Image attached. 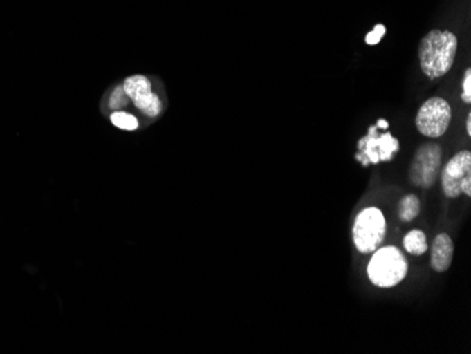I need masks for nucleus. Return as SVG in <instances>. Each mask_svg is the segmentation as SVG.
<instances>
[{
  "mask_svg": "<svg viewBox=\"0 0 471 354\" xmlns=\"http://www.w3.org/2000/svg\"><path fill=\"white\" fill-rule=\"evenodd\" d=\"M460 189H461V194H465L468 198L471 196V174L465 175V178L463 180L460 185Z\"/></svg>",
  "mask_w": 471,
  "mask_h": 354,
  "instance_id": "17",
  "label": "nucleus"
},
{
  "mask_svg": "<svg viewBox=\"0 0 471 354\" xmlns=\"http://www.w3.org/2000/svg\"><path fill=\"white\" fill-rule=\"evenodd\" d=\"M127 103H129V96L124 92V88L123 86L116 88L115 92L111 96V103H109V104H111V108L119 111L122 108H126Z\"/></svg>",
  "mask_w": 471,
  "mask_h": 354,
  "instance_id": "14",
  "label": "nucleus"
},
{
  "mask_svg": "<svg viewBox=\"0 0 471 354\" xmlns=\"http://www.w3.org/2000/svg\"><path fill=\"white\" fill-rule=\"evenodd\" d=\"M385 32H387V28H385L384 24H381V23L376 24L374 30L370 31V32L366 35V43H367L369 46H376V44H378V43L382 40V37L385 35Z\"/></svg>",
  "mask_w": 471,
  "mask_h": 354,
  "instance_id": "15",
  "label": "nucleus"
},
{
  "mask_svg": "<svg viewBox=\"0 0 471 354\" xmlns=\"http://www.w3.org/2000/svg\"><path fill=\"white\" fill-rule=\"evenodd\" d=\"M377 124L369 129V134L358 140V153L355 154L357 161L361 165H376L381 161L388 162L394 156L400 151V141H398L389 131L384 134L377 133Z\"/></svg>",
  "mask_w": 471,
  "mask_h": 354,
  "instance_id": "5",
  "label": "nucleus"
},
{
  "mask_svg": "<svg viewBox=\"0 0 471 354\" xmlns=\"http://www.w3.org/2000/svg\"><path fill=\"white\" fill-rule=\"evenodd\" d=\"M468 174H471V153L463 150L454 154L442 171V188L447 198L454 199L461 195L460 185Z\"/></svg>",
  "mask_w": 471,
  "mask_h": 354,
  "instance_id": "7",
  "label": "nucleus"
},
{
  "mask_svg": "<svg viewBox=\"0 0 471 354\" xmlns=\"http://www.w3.org/2000/svg\"><path fill=\"white\" fill-rule=\"evenodd\" d=\"M459 40L447 30H432L419 43L418 57L422 73L429 80L445 77L452 69L457 54Z\"/></svg>",
  "mask_w": 471,
  "mask_h": 354,
  "instance_id": "1",
  "label": "nucleus"
},
{
  "mask_svg": "<svg viewBox=\"0 0 471 354\" xmlns=\"http://www.w3.org/2000/svg\"><path fill=\"white\" fill-rule=\"evenodd\" d=\"M111 120H112V123L116 127L123 129V130H130L131 131V130H137V127H138V120L131 113L116 111V112L112 113Z\"/></svg>",
  "mask_w": 471,
  "mask_h": 354,
  "instance_id": "13",
  "label": "nucleus"
},
{
  "mask_svg": "<svg viewBox=\"0 0 471 354\" xmlns=\"http://www.w3.org/2000/svg\"><path fill=\"white\" fill-rule=\"evenodd\" d=\"M461 99L464 103H471V69L467 68L464 71L463 75V82H461Z\"/></svg>",
  "mask_w": 471,
  "mask_h": 354,
  "instance_id": "16",
  "label": "nucleus"
},
{
  "mask_svg": "<svg viewBox=\"0 0 471 354\" xmlns=\"http://www.w3.org/2000/svg\"><path fill=\"white\" fill-rule=\"evenodd\" d=\"M452 115L450 103L443 97L433 96L422 103L415 118V124L425 137L439 138L447 131Z\"/></svg>",
  "mask_w": 471,
  "mask_h": 354,
  "instance_id": "4",
  "label": "nucleus"
},
{
  "mask_svg": "<svg viewBox=\"0 0 471 354\" xmlns=\"http://www.w3.org/2000/svg\"><path fill=\"white\" fill-rule=\"evenodd\" d=\"M454 256V243L446 233L434 237L430 250V266L436 272H445L452 266Z\"/></svg>",
  "mask_w": 471,
  "mask_h": 354,
  "instance_id": "8",
  "label": "nucleus"
},
{
  "mask_svg": "<svg viewBox=\"0 0 471 354\" xmlns=\"http://www.w3.org/2000/svg\"><path fill=\"white\" fill-rule=\"evenodd\" d=\"M421 212V202L416 195L409 194L404 196L398 203V216L405 223H409L416 219Z\"/></svg>",
  "mask_w": 471,
  "mask_h": 354,
  "instance_id": "10",
  "label": "nucleus"
},
{
  "mask_svg": "<svg viewBox=\"0 0 471 354\" xmlns=\"http://www.w3.org/2000/svg\"><path fill=\"white\" fill-rule=\"evenodd\" d=\"M404 249L412 256H422L427 252L426 236L422 230H411L404 237Z\"/></svg>",
  "mask_w": 471,
  "mask_h": 354,
  "instance_id": "11",
  "label": "nucleus"
},
{
  "mask_svg": "<svg viewBox=\"0 0 471 354\" xmlns=\"http://www.w3.org/2000/svg\"><path fill=\"white\" fill-rule=\"evenodd\" d=\"M133 103L136 104V108L138 111H141L144 115H147V116L156 118L161 113V100L153 92L137 99V100H133Z\"/></svg>",
  "mask_w": 471,
  "mask_h": 354,
  "instance_id": "12",
  "label": "nucleus"
},
{
  "mask_svg": "<svg viewBox=\"0 0 471 354\" xmlns=\"http://www.w3.org/2000/svg\"><path fill=\"white\" fill-rule=\"evenodd\" d=\"M377 127H380V129H388V122L384 120V119H380V120L377 122Z\"/></svg>",
  "mask_w": 471,
  "mask_h": 354,
  "instance_id": "19",
  "label": "nucleus"
},
{
  "mask_svg": "<svg viewBox=\"0 0 471 354\" xmlns=\"http://www.w3.org/2000/svg\"><path fill=\"white\" fill-rule=\"evenodd\" d=\"M123 88H124V92L127 93L129 99H131V100H137V99L153 92L151 91V82L149 81V78L142 77V75H134V77L127 78L123 84Z\"/></svg>",
  "mask_w": 471,
  "mask_h": 354,
  "instance_id": "9",
  "label": "nucleus"
},
{
  "mask_svg": "<svg viewBox=\"0 0 471 354\" xmlns=\"http://www.w3.org/2000/svg\"><path fill=\"white\" fill-rule=\"evenodd\" d=\"M409 264L401 250L394 245L377 249L367 267L371 284L378 288H392L408 275Z\"/></svg>",
  "mask_w": 471,
  "mask_h": 354,
  "instance_id": "2",
  "label": "nucleus"
},
{
  "mask_svg": "<svg viewBox=\"0 0 471 354\" xmlns=\"http://www.w3.org/2000/svg\"><path fill=\"white\" fill-rule=\"evenodd\" d=\"M442 147L436 143L422 145L412 158L409 180L415 187L429 189L436 183L442 165Z\"/></svg>",
  "mask_w": 471,
  "mask_h": 354,
  "instance_id": "6",
  "label": "nucleus"
},
{
  "mask_svg": "<svg viewBox=\"0 0 471 354\" xmlns=\"http://www.w3.org/2000/svg\"><path fill=\"white\" fill-rule=\"evenodd\" d=\"M465 130H467V134L471 136V113L467 115V120H465Z\"/></svg>",
  "mask_w": 471,
  "mask_h": 354,
  "instance_id": "18",
  "label": "nucleus"
},
{
  "mask_svg": "<svg viewBox=\"0 0 471 354\" xmlns=\"http://www.w3.org/2000/svg\"><path fill=\"white\" fill-rule=\"evenodd\" d=\"M387 234V221L378 207H366L355 218L353 240L355 249L363 254L374 253Z\"/></svg>",
  "mask_w": 471,
  "mask_h": 354,
  "instance_id": "3",
  "label": "nucleus"
}]
</instances>
